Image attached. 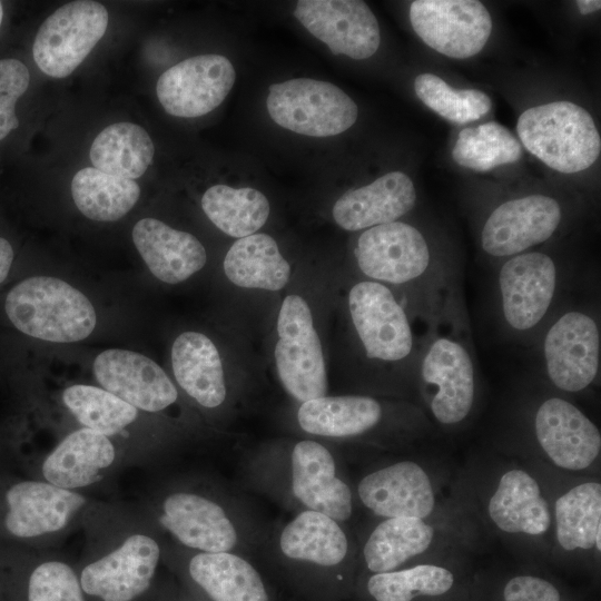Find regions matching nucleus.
<instances>
[{"label":"nucleus","mask_w":601,"mask_h":601,"mask_svg":"<svg viewBox=\"0 0 601 601\" xmlns=\"http://www.w3.org/2000/svg\"><path fill=\"white\" fill-rule=\"evenodd\" d=\"M410 21L428 47L455 59L479 53L492 31L490 12L476 0H415Z\"/></svg>","instance_id":"nucleus-7"},{"label":"nucleus","mask_w":601,"mask_h":601,"mask_svg":"<svg viewBox=\"0 0 601 601\" xmlns=\"http://www.w3.org/2000/svg\"><path fill=\"white\" fill-rule=\"evenodd\" d=\"M421 380L430 411L442 425H455L470 414L475 396L472 357L459 339L442 335L427 346Z\"/></svg>","instance_id":"nucleus-8"},{"label":"nucleus","mask_w":601,"mask_h":601,"mask_svg":"<svg viewBox=\"0 0 601 601\" xmlns=\"http://www.w3.org/2000/svg\"><path fill=\"white\" fill-rule=\"evenodd\" d=\"M12 260V246L7 239L0 237V284L7 278Z\"/></svg>","instance_id":"nucleus-43"},{"label":"nucleus","mask_w":601,"mask_h":601,"mask_svg":"<svg viewBox=\"0 0 601 601\" xmlns=\"http://www.w3.org/2000/svg\"><path fill=\"white\" fill-rule=\"evenodd\" d=\"M62 400L85 427L105 436L119 433L137 417L136 407L96 386H70Z\"/></svg>","instance_id":"nucleus-37"},{"label":"nucleus","mask_w":601,"mask_h":601,"mask_svg":"<svg viewBox=\"0 0 601 601\" xmlns=\"http://www.w3.org/2000/svg\"><path fill=\"white\" fill-rule=\"evenodd\" d=\"M115 449L107 436L83 427L69 434L45 460L42 473L48 483L62 489L87 486L100 480V472L112 464Z\"/></svg>","instance_id":"nucleus-27"},{"label":"nucleus","mask_w":601,"mask_h":601,"mask_svg":"<svg viewBox=\"0 0 601 601\" xmlns=\"http://www.w3.org/2000/svg\"><path fill=\"white\" fill-rule=\"evenodd\" d=\"M266 107L278 126L309 137L344 132L358 114L356 104L341 88L311 78L270 85Z\"/></svg>","instance_id":"nucleus-3"},{"label":"nucleus","mask_w":601,"mask_h":601,"mask_svg":"<svg viewBox=\"0 0 601 601\" xmlns=\"http://www.w3.org/2000/svg\"><path fill=\"white\" fill-rule=\"evenodd\" d=\"M93 374L106 391L142 411H161L178 396L164 370L136 352L104 351L93 361Z\"/></svg>","instance_id":"nucleus-18"},{"label":"nucleus","mask_w":601,"mask_h":601,"mask_svg":"<svg viewBox=\"0 0 601 601\" xmlns=\"http://www.w3.org/2000/svg\"><path fill=\"white\" fill-rule=\"evenodd\" d=\"M559 203L533 194L508 200L487 217L482 231L483 250L494 257H512L548 240L561 223Z\"/></svg>","instance_id":"nucleus-14"},{"label":"nucleus","mask_w":601,"mask_h":601,"mask_svg":"<svg viewBox=\"0 0 601 601\" xmlns=\"http://www.w3.org/2000/svg\"><path fill=\"white\" fill-rule=\"evenodd\" d=\"M348 311L367 358L394 363L412 354L414 338L407 314L383 283H356L348 293Z\"/></svg>","instance_id":"nucleus-6"},{"label":"nucleus","mask_w":601,"mask_h":601,"mask_svg":"<svg viewBox=\"0 0 601 601\" xmlns=\"http://www.w3.org/2000/svg\"><path fill=\"white\" fill-rule=\"evenodd\" d=\"M235 79L236 71L228 58L200 55L167 69L157 81L156 93L167 114L195 118L217 108Z\"/></svg>","instance_id":"nucleus-10"},{"label":"nucleus","mask_w":601,"mask_h":601,"mask_svg":"<svg viewBox=\"0 0 601 601\" xmlns=\"http://www.w3.org/2000/svg\"><path fill=\"white\" fill-rule=\"evenodd\" d=\"M418 99L441 117L456 124L475 121L492 106L490 97L476 89H454L433 73H421L414 80Z\"/></svg>","instance_id":"nucleus-39"},{"label":"nucleus","mask_w":601,"mask_h":601,"mask_svg":"<svg viewBox=\"0 0 601 601\" xmlns=\"http://www.w3.org/2000/svg\"><path fill=\"white\" fill-rule=\"evenodd\" d=\"M434 538V526L424 519L386 518L367 536L362 550L363 558L373 574L395 571L425 553Z\"/></svg>","instance_id":"nucleus-30"},{"label":"nucleus","mask_w":601,"mask_h":601,"mask_svg":"<svg viewBox=\"0 0 601 601\" xmlns=\"http://www.w3.org/2000/svg\"><path fill=\"white\" fill-rule=\"evenodd\" d=\"M383 418L381 403L370 396H323L300 403L297 421L312 435L347 439L363 435Z\"/></svg>","instance_id":"nucleus-28"},{"label":"nucleus","mask_w":601,"mask_h":601,"mask_svg":"<svg viewBox=\"0 0 601 601\" xmlns=\"http://www.w3.org/2000/svg\"><path fill=\"white\" fill-rule=\"evenodd\" d=\"M159 554L154 539L134 534L119 549L87 565L80 585L104 601H130L148 589Z\"/></svg>","instance_id":"nucleus-19"},{"label":"nucleus","mask_w":601,"mask_h":601,"mask_svg":"<svg viewBox=\"0 0 601 601\" xmlns=\"http://www.w3.org/2000/svg\"><path fill=\"white\" fill-rule=\"evenodd\" d=\"M355 258L365 276L390 284L416 280L431 265L422 233L397 220L365 229L357 239Z\"/></svg>","instance_id":"nucleus-12"},{"label":"nucleus","mask_w":601,"mask_h":601,"mask_svg":"<svg viewBox=\"0 0 601 601\" xmlns=\"http://www.w3.org/2000/svg\"><path fill=\"white\" fill-rule=\"evenodd\" d=\"M2 18H3V7H2V3L0 1V26H1V22H2Z\"/></svg>","instance_id":"nucleus-45"},{"label":"nucleus","mask_w":601,"mask_h":601,"mask_svg":"<svg viewBox=\"0 0 601 601\" xmlns=\"http://www.w3.org/2000/svg\"><path fill=\"white\" fill-rule=\"evenodd\" d=\"M159 521L180 543L201 552H231L240 542L238 524L217 502L177 492L162 505Z\"/></svg>","instance_id":"nucleus-20"},{"label":"nucleus","mask_w":601,"mask_h":601,"mask_svg":"<svg viewBox=\"0 0 601 601\" xmlns=\"http://www.w3.org/2000/svg\"><path fill=\"white\" fill-rule=\"evenodd\" d=\"M108 20V11L99 2L63 4L40 26L32 45L35 62L49 77H68L102 38Z\"/></svg>","instance_id":"nucleus-5"},{"label":"nucleus","mask_w":601,"mask_h":601,"mask_svg":"<svg viewBox=\"0 0 601 601\" xmlns=\"http://www.w3.org/2000/svg\"><path fill=\"white\" fill-rule=\"evenodd\" d=\"M30 75L17 59H0V140L19 126L16 102L26 92Z\"/></svg>","instance_id":"nucleus-41"},{"label":"nucleus","mask_w":601,"mask_h":601,"mask_svg":"<svg viewBox=\"0 0 601 601\" xmlns=\"http://www.w3.org/2000/svg\"><path fill=\"white\" fill-rule=\"evenodd\" d=\"M191 579L213 601H268L253 564L233 552H199L189 561Z\"/></svg>","instance_id":"nucleus-29"},{"label":"nucleus","mask_w":601,"mask_h":601,"mask_svg":"<svg viewBox=\"0 0 601 601\" xmlns=\"http://www.w3.org/2000/svg\"><path fill=\"white\" fill-rule=\"evenodd\" d=\"M293 14L334 55L367 59L380 47L377 19L364 1L300 0Z\"/></svg>","instance_id":"nucleus-13"},{"label":"nucleus","mask_w":601,"mask_h":601,"mask_svg":"<svg viewBox=\"0 0 601 601\" xmlns=\"http://www.w3.org/2000/svg\"><path fill=\"white\" fill-rule=\"evenodd\" d=\"M504 601H562L559 590L549 581L534 575H516L508 581Z\"/></svg>","instance_id":"nucleus-42"},{"label":"nucleus","mask_w":601,"mask_h":601,"mask_svg":"<svg viewBox=\"0 0 601 601\" xmlns=\"http://www.w3.org/2000/svg\"><path fill=\"white\" fill-rule=\"evenodd\" d=\"M525 149L550 168L574 174L588 169L601 151V138L591 115L570 101L535 106L516 124Z\"/></svg>","instance_id":"nucleus-2"},{"label":"nucleus","mask_w":601,"mask_h":601,"mask_svg":"<svg viewBox=\"0 0 601 601\" xmlns=\"http://www.w3.org/2000/svg\"><path fill=\"white\" fill-rule=\"evenodd\" d=\"M357 496L377 516L427 519L436 496L426 471L414 461H398L361 479Z\"/></svg>","instance_id":"nucleus-17"},{"label":"nucleus","mask_w":601,"mask_h":601,"mask_svg":"<svg viewBox=\"0 0 601 601\" xmlns=\"http://www.w3.org/2000/svg\"><path fill=\"white\" fill-rule=\"evenodd\" d=\"M28 601H83L72 569L58 561L37 566L29 579Z\"/></svg>","instance_id":"nucleus-40"},{"label":"nucleus","mask_w":601,"mask_h":601,"mask_svg":"<svg viewBox=\"0 0 601 601\" xmlns=\"http://www.w3.org/2000/svg\"><path fill=\"white\" fill-rule=\"evenodd\" d=\"M290 493L302 510L323 513L341 523L353 513V493L338 475L331 451L313 440L297 442L289 460Z\"/></svg>","instance_id":"nucleus-16"},{"label":"nucleus","mask_w":601,"mask_h":601,"mask_svg":"<svg viewBox=\"0 0 601 601\" xmlns=\"http://www.w3.org/2000/svg\"><path fill=\"white\" fill-rule=\"evenodd\" d=\"M209 220L228 236L243 238L265 225L269 216L268 199L257 189L214 185L201 197Z\"/></svg>","instance_id":"nucleus-35"},{"label":"nucleus","mask_w":601,"mask_h":601,"mask_svg":"<svg viewBox=\"0 0 601 601\" xmlns=\"http://www.w3.org/2000/svg\"><path fill=\"white\" fill-rule=\"evenodd\" d=\"M575 3L582 14L599 11L601 8V1L599 0H578Z\"/></svg>","instance_id":"nucleus-44"},{"label":"nucleus","mask_w":601,"mask_h":601,"mask_svg":"<svg viewBox=\"0 0 601 601\" xmlns=\"http://www.w3.org/2000/svg\"><path fill=\"white\" fill-rule=\"evenodd\" d=\"M132 240L152 275L168 284L186 280L207 260L203 244L194 235L155 218L137 221Z\"/></svg>","instance_id":"nucleus-24"},{"label":"nucleus","mask_w":601,"mask_h":601,"mask_svg":"<svg viewBox=\"0 0 601 601\" xmlns=\"http://www.w3.org/2000/svg\"><path fill=\"white\" fill-rule=\"evenodd\" d=\"M275 550L290 563L319 569H334L353 552L341 522L309 510H302L280 529Z\"/></svg>","instance_id":"nucleus-23"},{"label":"nucleus","mask_w":601,"mask_h":601,"mask_svg":"<svg viewBox=\"0 0 601 601\" xmlns=\"http://www.w3.org/2000/svg\"><path fill=\"white\" fill-rule=\"evenodd\" d=\"M453 159L462 167L487 171L514 162L522 156L519 140L495 121L460 131L452 150Z\"/></svg>","instance_id":"nucleus-36"},{"label":"nucleus","mask_w":601,"mask_h":601,"mask_svg":"<svg viewBox=\"0 0 601 601\" xmlns=\"http://www.w3.org/2000/svg\"><path fill=\"white\" fill-rule=\"evenodd\" d=\"M497 285L506 325L515 332L533 329L545 317L554 299L555 263L540 252L509 257L500 268Z\"/></svg>","instance_id":"nucleus-11"},{"label":"nucleus","mask_w":601,"mask_h":601,"mask_svg":"<svg viewBox=\"0 0 601 601\" xmlns=\"http://www.w3.org/2000/svg\"><path fill=\"white\" fill-rule=\"evenodd\" d=\"M534 432L540 447L559 469L582 471L600 455L598 426L564 398L549 397L539 405Z\"/></svg>","instance_id":"nucleus-15"},{"label":"nucleus","mask_w":601,"mask_h":601,"mask_svg":"<svg viewBox=\"0 0 601 601\" xmlns=\"http://www.w3.org/2000/svg\"><path fill=\"white\" fill-rule=\"evenodd\" d=\"M154 144L147 131L132 122H115L102 129L90 148L95 168L114 176L135 180L152 161Z\"/></svg>","instance_id":"nucleus-33"},{"label":"nucleus","mask_w":601,"mask_h":601,"mask_svg":"<svg viewBox=\"0 0 601 601\" xmlns=\"http://www.w3.org/2000/svg\"><path fill=\"white\" fill-rule=\"evenodd\" d=\"M4 309L17 329L52 343L81 341L97 322L92 304L80 290L49 276L17 284L7 295Z\"/></svg>","instance_id":"nucleus-1"},{"label":"nucleus","mask_w":601,"mask_h":601,"mask_svg":"<svg viewBox=\"0 0 601 601\" xmlns=\"http://www.w3.org/2000/svg\"><path fill=\"white\" fill-rule=\"evenodd\" d=\"M487 515L502 532L545 534L552 512L536 479L523 469L504 472L487 501Z\"/></svg>","instance_id":"nucleus-25"},{"label":"nucleus","mask_w":601,"mask_h":601,"mask_svg":"<svg viewBox=\"0 0 601 601\" xmlns=\"http://www.w3.org/2000/svg\"><path fill=\"white\" fill-rule=\"evenodd\" d=\"M415 203L416 190L411 178L404 173L392 171L343 194L333 206V217L345 230L367 229L396 221Z\"/></svg>","instance_id":"nucleus-21"},{"label":"nucleus","mask_w":601,"mask_h":601,"mask_svg":"<svg viewBox=\"0 0 601 601\" xmlns=\"http://www.w3.org/2000/svg\"><path fill=\"white\" fill-rule=\"evenodd\" d=\"M77 208L88 218L115 221L138 201L140 188L135 180L106 174L95 167L77 171L71 181Z\"/></svg>","instance_id":"nucleus-34"},{"label":"nucleus","mask_w":601,"mask_h":601,"mask_svg":"<svg viewBox=\"0 0 601 601\" xmlns=\"http://www.w3.org/2000/svg\"><path fill=\"white\" fill-rule=\"evenodd\" d=\"M555 538L565 552L601 548V484L579 483L554 503Z\"/></svg>","instance_id":"nucleus-32"},{"label":"nucleus","mask_w":601,"mask_h":601,"mask_svg":"<svg viewBox=\"0 0 601 601\" xmlns=\"http://www.w3.org/2000/svg\"><path fill=\"white\" fill-rule=\"evenodd\" d=\"M6 500L9 506L6 528L19 538L59 531L86 502L78 493L37 481L14 484Z\"/></svg>","instance_id":"nucleus-22"},{"label":"nucleus","mask_w":601,"mask_h":601,"mask_svg":"<svg viewBox=\"0 0 601 601\" xmlns=\"http://www.w3.org/2000/svg\"><path fill=\"white\" fill-rule=\"evenodd\" d=\"M454 584L453 573L435 564L375 573L367 581V591L375 601H412L416 597H437Z\"/></svg>","instance_id":"nucleus-38"},{"label":"nucleus","mask_w":601,"mask_h":601,"mask_svg":"<svg viewBox=\"0 0 601 601\" xmlns=\"http://www.w3.org/2000/svg\"><path fill=\"white\" fill-rule=\"evenodd\" d=\"M543 357L550 382L560 391L578 393L595 380L600 364L597 322L581 311H569L549 327Z\"/></svg>","instance_id":"nucleus-9"},{"label":"nucleus","mask_w":601,"mask_h":601,"mask_svg":"<svg viewBox=\"0 0 601 601\" xmlns=\"http://www.w3.org/2000/svg\"><path fill=\"white\" fill-rule=\"evenodd\" d=\"M278 339L274 356L285 391L304 403L326 396L327 374L318 334L307 302L287 295L277 318Z\"/></svg>","instance_id":"nucleus-4"},{"label":"nucleus","mask_w":601,"mask_h":601,"mask_svg":"<svg viewBox=\"0 0 601 601\" xmlns=\"http://www.w3.org/2000/svg\"><path fill=\"white\" fill-rule=\"evenodd\" d=\"M223 267L227 278L244 288L279 290L290 276L289 263L267 234L238 238L228 249Z\"/></svg>","instance_id":"nucleus-31"},{"label":"nucleus","mask_w":601,"mask_h":601,"mask_svg":"<svg viewBox=\"0 0 601 601\" xmlns=\"http://www.w3.org/2000/svg\"><path fill=\"white\" fill-rule=\"evenodd\" d=\"M171 365L180 387L198 404L215 408L224 403L227 391L221 359L206 335L180 334L171 347Z\"/></svg>","instance_id":"nucleus-26"}]
</instances>
